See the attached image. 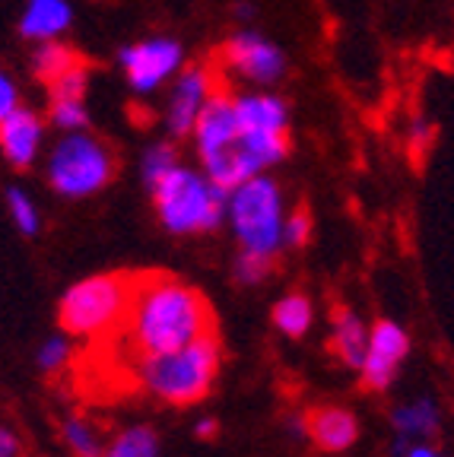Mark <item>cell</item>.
Listing matches in <instances>:
<instances>
[{
  "label": "cell",
  "instance_id": "obj_1",
  "mask_svg": "<svg viewBox=\"0 0 454 457\" xmlns=\"http://www.w3.org/2000/svg\"><path fill=\"white\" fill-rule=\"evenodd\" d=\"M210 334H216L214 308L200 289L172 273H137L134 302L114 337H124V353L140 362Z\"/></svg>",
  "mask_w": 454,
  "mask_h": 457
},
{
  "label": "cell",
  "instance_id": "obj_2",
  "mask_svg": "<svg viewBox=\"0 0 454 457\" xmlns=\"http://www.w3.org/2000/svg\"><path fill=\"white\" fill-rule=\"evenodd\" d=\"M220 340H216V334H210L175 353L140 359V362H134V369L149 394H156L159 400L175 403V407H188V403H198L210 394L216 371H220Z\"/></svg>",
  "mask_w": 454,
  "mask_h": 457
},
{
  "label": "cell",
  "instance_id": "obj_3",
  "mask_svg": "<svg viewBox=\"0 0 454 457\" xmlns=\"http://www.w3.org/2000/svg\"><path fill=\"white\" fill-rule=\"evenodd\" d=\"M137 273H96L71 286L57 305V321L71 337H114L134 302Z\"/></svg>",
  "mask_w": 454,
  "mask_h": 457
},
{
  "label": "cell",
  "instance_id": "obj_4",
  "mask_svg": "<svg viewBox=\"0 0 454 457\" xmlns=\"http://www.w3.org/2000/svg\"><path fill=\"white\" fill-rule=\"evenodd\" d=\"M156 213L172 236H194V232H214L226 216L229 191H223L216 181L198 175L178 162L165 171L156 185L149 187Z\"/></svg>",
  "mask_w": 454,
  "mask_h": 457
},
{
  "label": "cell",
  "instance_id": "obj_5",
  "mask_svg": "<svg viewBox=\"0 0 454 457\" xmlns=\"http://www.w3.org/2000/svg\"><path fill=\"white\" fill-rule=\"evenodd\" d=\"M232 232L239 236L241 251H257V254H277L283 248V191L267 175L241 181L229 191L226 204Z\"/></svg>",
  "mask_w": 454,
  "mask_h": 457
},
{
  "label": "cell",
  "instance_id": "obj_6",
  "mask_svg": "<svg viewBox=\"0 0 454 457\" xmlns=\"http://www.w3.org/2000/svg\"><path fill=\"white\" fill-rule=\"evenodd\" d=\"M118 159L114 150L99 137L73 130L55 143L48 159V181L61 197H93L112 185Z\"/></svg>",
  "mask_w": 454,
  "mask_h": 457
},
{
  "label": "cell",
  "instance_id": "obj_7",
  "mask_svg": "<svg viewBox=\"0 0 454 457\" xmlns=\"http://www.w3.org/2000/svg\"><path fill=\"white\" fill-rule=\"evenodd\" d=\"M232 99L241 134L248 140L261 169L283 162L290 153V108L286 102L270 93H245L232 96Z\"/></svg>",
  "mask_w": 454,
  "mask_h": 457
},
{
  "label": "cell",
  "instance_id": "obj_8",
  "mask_svg": "<svg viewBox=\"0 0 454 457\" xmlns=\"http://www.w3.org/2000/svg\"><path fill=\"white\" fill-rule=\"evenodd\" d=\"M181 67V45L175 38L153 36L121 48V71L134 93H153Z\"/></svg>",
  "mask_w": 454,
  "mask_h": 457
},
{
  "label": "cell",
  "instance_id": "obj_9",
  "mask_svg": "<svg viewBox=\"0 0 454 457\" xmlns=\"http://www.w3.org/2000/svg\"><path fill=\"white\" fill-rule=\"evenodd\" d=\"M223 64L235 73V77L248 79V83H277L286 73V54L270 45L264 36L245 29V32H235L226 45H223Z\"/></svg>",
  "mask_w": 454,
  "mask_h": 457
},
{
  "label": "cell",
  "instance_id": "obj_10",
  "mask_svg": "<svg viewBox=\"0 0 454 457\" xmlns=\"http://www.w3.org/2000/svg\"><path fill=\"white\" fill-rule=\"evenodd\" d=\"M410 353V337L400 324L394 321H378L369 330V346H366V359L359 365V375L369 391H384L391 381L398 378L400 362Z\"/></svg>",
  "mask_w": 454,
  "mask_h": 457
},
{
  "label": "cell",
  "instance_id": "obj_11",
  "mask_svg": "<svg viewBox=\"0 0 454 457\" xmlns=\"http://www.w3.org/2000/svg\"><path fill=\"white\" fill-rule=\"evenodd\" d=\"M216 93V77L210 73V67H185L175 77V86L169 93V105H165V128L175 137L194 134L200 112L210 102V96Z\"/></svg>",
  "mask_w": 454,
  "mask_h": 457
},
{
  "label": "cell",
  "instance_id": "obj_12",
  "mask_svg": "<svg viewBox=\"0 0 454 457\" xmlns=\"http://www.w3.org/2000/svg\"><path fill=\"white\" fill-rule=\"evenodd\" d=\"M45 140V121L32 108H16L0 121V153L10 159L16 169H29L36 162Z\"/></svg>",
  "mask_w": 454,
  "mask_h": 457
},
{
  "label": "cell",
  "instance_id": "obj_13",
  "mask_svg": "<svg viewBox=\"0 0 454 457\" xmlns=\"http://www.w3.org/2000/svg\"><path fill=\"white\" fill-rule=\"evenodd\" d=\"M308 436L321 451H347L359 436V422L343 407H321L308 416Z\"/></svg>",
  "mask_w": 454,
  "mask_h": 457
},
{
  "label": "cell",
  "instance_id": "obj_14",
  "mask_svg": "<svg viewBox=\"0 0 454 457\" xmlns=\"http://www.w3.org/2000/svg\"><path fill=\"white\" fill-rule=\"evenodd\" d=\"M73 22V10L67 0H26L20 32L36 42H51Z\"/></svg>",
  "mask_w": 454,
  "mask_h": 457
},
{
  "label": "cell",
  "instance_id": "obj_15",
  "mask_svg": "<svg viewBox=\"0 0 454 457\" xmlns=\"http://www.w3.org/2000/svg\"><path fill=\"white\" fill-rule=\"evenodd\" d=\"M439 403L429 397H416L410 403H400L391 413V426L398 432V438H433L439 432Z\"/></svg>",
  "mask_w": 454,
  "mask_h": 457
},
{
  "label": "cell",
  "instance_id": "obj_16",
  "mask_svg": "<svg viewBox=\"0 0 454 457\" xmlns=\"http://www.w3.org/2000/svg\"><path fill=\"white\" fill-rule=\"evenodd\" d=\"M366 346H369V330H366V324H362L353 312L340 308V312L334 314V340H331V350L347 365L359 369L362 359H366Z\"/></svg>",
  "mask_w": 454,
  "mask_h": 457
},
{
  "label": "cell",
  "instance_id": "obj_17",
  "mask_svg": "<svg viewBox=\"0 0 454 457\" xmlns=\"http://www.w3.org/2000/svg\"><path fill=\"white\" fill-rule=\"evenodd\" d=\"M77 64H83V57L73 48H67V45H57L55 38L38 45L36 57H32V71H36V77L42 79L45 86H51L57 77H64V73L73 71Z\"/></svg>",
  "mask_w": 454,
  "mask_h": 457
},
{
  "label": "cell",
  "instance_id": "obj_18",
  "mask_svg": "<svg viewBox=\"0 0 454 457\" xmlns=\"http://www.w3.org/2000/svg\"><path fill=\"white\" fill-rule=\"evenodd\" d=\"M273 324L286 337H302L312 328V302L302 293H290L273 305Z\"/></svg>",
  "mask_w": 454,
  "mask_h": 457
},
{
  "label": "cell",
  "instance_id": "obj_19",
  "mask_svg": "<svg viewBox=\"0 0 454 457\" xmlns=\"http://www.w3.org/2000/svg\"><path fill=\"white\" fill-rule=\"evenodd\" d=\"M102 457H159V438L153 428L130 426L102 451Z\"/></svg>",
  "mask_w": 454,
  "mask_h": 457
},
{
  "label": "cell",
  "instance_id": "obj_20",
  "mask_svg": "<svg viewBox=\"0 0 454 457\" xmlns=\"http://www.w3.org/2000/svg\"><path fill=\"white\" fill-rule=\"evenodd\" d=\"M64 438L77 457H102L105 445H102V432L83 416H73L64 422Z\"/></svg>",
  "mask_w": 454,
  "mask_h": 457
},
{
  "label": "cell",
  "instance_id": "obj_21",
  "mask_svg": "<svg viewBox=\"0 0 454 457\" xmlns=\"http://www.w3.org/2000/svg\"><path fill=\"white\" fill-rule=\"evenodd\" d=\"M7 207H10V216H13L16 228H20L22 236H36L38 228H42L36 200L29 197L22 187H10V191H7Z\"/></svg>",
  "mask_w": 454,
  "mask_h": 457
},
{
  "label": "cell",
  "instance_id": "obj_22",
  "mask_svg": "<svg viewBox=\"0 0 454 457\" xmlns=\"http://www.w3.org/2000/svg\"><path fill=\"white\" fill-rule=\"evenodd\" d=\"M178 165V153L172 150L169 143H153L147 153H143V162H140V171H143V185L153 187L159 179H163L165 171H172Z\"/></svg>",
  "mask_w": 454,
  "mask_h": 457
},
{
  "label": "cell",
  "instance_id": "obj_23",
  "mask_svg": "<svg viewBox=\"0 0 454 457\" xmlns=\"http://www.w3.org/2000/svg\"><path fill=\"white\" fill-rule=\"evenodd\" d=\"M51 124L57 130H64V134L86 130L89 112H86L83 99H51Z\"/></svg>",
  "mask_w": 454,
  "mask_h": 457
},
{
  "label": "cell",
  "instance_id": "obj_24",
  "mask_svg": "<svg viewBox=\"0 0 454 457\" xmlns=\"http://www.w3.org/2000/svg\"><path fill=\"white\" fill-rule=\"evenodd\" d=\"M270 270H273V257L257 254V251H241L239 264H235V277L248 286H255V283H261L264 277H270Z\"/></svg>",
  "mask_w": 454,
  "mask_h": 457
},
{
  "label": "cell",
  "instance_id": "obj_25",
  "mask_svg": "<svg viewBox=\"0 0 454 457\" xmlns=\"http://www.w3.org/2000/svg\"><path fill=\"white\" fill-rule=\"evenodd\" d=\"M308 232H312V220L302 207L286 213L283 220V248H302L308 242Z\"/></svg>",
  "mask_w": 454,
  "mask_h": 457
},
{
  "label": "cell",
  "instance_id": "obj_26",
  "mask_svg": "<svg viewBox=\"0 0 454 457\" xmlns=\"http://www.w3.org/2000/svg\"><path fill=\"white\" fill-rule=\"evenodd\" d=\"M67 362H71V343H67L64 337H55V340H48L42 350H38V365H42L45 371L64 369Z\"/></svg>",
  "mask_w": 454,
  "mask_h": 457
},
{
  "label": "cell",
  "instance_id": "obj_27",
  "mask_svg": "<svg viewBox=\"0 0 454 457\" xmlns=\"http://www.w3.org/2000/svg\"><path fill=\"white\" fill-rule=\"evenodd\" d=\"M20 108V93H16V83L4 67H0V121L7 118L10 112Z\"/></svg>",
  "mask_w": 454,
  "mask_h": 457
},
{
  "label": "cell",
  "instance_id": "obj_28",
  "mask_svg": "<svg viewBox=\"0 0 454 457\" xmlns=\"http://www.w3.org/2000/svg\"><path fill=\"white\" fill-rule=\"evenodd\" d=\"M20 454V442L10 428H0V457H16Z\"/></svg>",
  "mask_w": 454,
  "mask_h": 457
},
{
  "label": "cell",
  "instance_id": "obj_29",
  "mask_svg": "<svg viewBox=\"0 0 454 457\" xmlns=\"http://www.w3.org/2000/svg\"><path fill=\"white\" fill-rule=\"evenodd\" d=\"M404 457H441V454L435 448H429V445H410Z\"/></svg>",
  "mask_w": 454,
  "mask_h": 457
},
{
  "label": "cell",
  "instance_id": "obj_30",
  "mask_svg": "<svg viewBox=\"0 0 454 457\" xmlns=\"http://www.w3.org/2000/svg\"><path fill=\"white\" fill-rule=\"evenodd\" d=\"M216 432H220V426H216L214 420H200L198 422V436L200 438H216Z\"/></svg>",
  "mask_w": 454,
  "mask_h": 457
}]
</instances>
